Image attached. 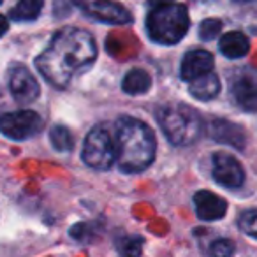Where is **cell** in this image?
Here are the masks:
<instances>
[{
	"instance_id": "3",
	"label": "cell",
	"mask_w": 257,
	"mask_h": 257,
	"mask_svg": "<svg viewBox=\"0 0 257 257\" xmlns=\"http://www.w3.org/2000/svg\"><path fill=\"white\" fill-rule=\"evenodd\" d=\"M157 121L166 138L176 147L192 145L203 133V120L187 104H166L159 107Z\"/></svg>"
},
{
	"instance_id": "9",
	"label": "cell",
	"mask_w": 257,
	"mask_h": 257,
	"mask_svg": "<svg viewBox=\"0 0 257 257\" xmlns=\"http://www.w3.org/2000/svg\"><path fill=\"white\" fill-rule=\"evenodd\" d=\"M213 178L218 185L227 187V189H238L245 182V171L232 155L218 152L213 155Z\"/></svg>"
},
{
	"instance_id": "17",
	"label": "cell",
	"mask_w": 257,
	"mask_h": 257,
	"mask_svg": "<svg viewBox=\"0 0 257 257\" xmlns=\"http://www.w3.org/2000/svg\"><path fill=\"white\" fill-rule=\"evenodd\" d=\"M44 0H20L11 11V20L15 22H32L41 15Z\"/></svg>"
},
{
	"instance_id": "18",
	"label": "cell",
	"mask_w": 257,
	"mask_h": 257,
	"mask_svg": "<svg viewBox=\"0 0 257 257\" xmlns=\"http://www.w3.org/2000/svg\"><path fill=\"white\" fill-rule=\"evenodd\" d=\"M50 140L53 145L55 150L58 152H71L74 147V140H72V134L67 127L64 125H55L50 131Z\"/></svg>"
},
{
	"instance_id": "5",
	"label": "cell",
	"mask_w": 257,
	"mask_h": 257,
	"mask_svg": "<svg viewBox=\"0 0 257 257\" xmlns=\"http://www.w3.org/2000/svg\"><path fill=\"white\" fill-rule=\"evenodd\" d=\"M116 138L104 127H95L90 131L83 147V161L93 169L106 171L116 162Z\"/></svg>"
},
{
	"instance_id": "23",
	"label": "cell",
	"mask_w": 257,
	"mask_h": 257,
	"mask_svg": "<svg viewBox=\"0 0 257 257\" xmlns=\"http://www.w3.org/2000/svg\"><path fill=\"white\" fill-rule=\"evenodd\" d=\"M148 4L155 6V8H162V6H171L173 0H148Z\"/></svg>"
},
{
	"instance_id": "12",
	"label": "cell",
	"mask_w": 257,
	"mask_h": 257,
	"mask_svg": "<svg viewBox=\"0 0 257 257\" xmlns=\"http://www.w3.org/2000/svg\"><path fill=\"white\" fill-rule=\"evenodd\" d=\"M211 67H213V55L204 50H194L183 57L180 74H182V79L192 83L194 79L211 72Z\"/></svg>"
},
{
	"instance_id": "16",
	"label": "cell",
	"mask_w": 257,
	"mask_h": 257,
	"mask_svg": "<svg viewBox=\"0 0 257 257\" xmlns=\"http://www.w3.org/2000/svg\"><path fill=\"white\" fill-rule=\"evenodd\" d=\"M150 86H152V78L143 69H133V71H128L123 78V83H121V88H123V92L128 93V95L145 93L150 90Z\"/></svg>"
},
{
	"instance_id": "14",
	"label": "cell",
	"mask_w": 257,
	"mask_h": 257,
	"mask_svg": "<svg viewBox=\"0 0 257 257\" xmlns=\"http://www.w3.org/2000/svg\"><path fill=\"white\" fill-rule=\"evenodd\" d=\"M218 50L227 58H241L250 50L248 37L241 32H236V30L234 32H227L222 36L220 43H218Z\"/></svg>"
},
{
	"instance_id": "11",
	"label": "cell",
	"mask_w": 257,
	"mask_h": 257,
	"mask_svg": "<svg viewBox=\"0 0 257 257\" xmlns=\"http://www.w3.org/2000/svg\"><path fill=\"white\" fill-rule=\"evenodd\" d=\"M194 208L197 217L206 222L220 220L227 213V203L210 190H199L194 194Z\"/></svg>"
},
{
	"instance_id": "13",
	"label": "cell",
	"mask_w": 257,
	"mask_h": 257,
	"mask_svg": "<svg viewBox=\"0 0 257 257\" xmlns=\"http://www.w3.org/2000/svg\"><path fill=\"white\" fill-rule=\"evenodd\" d=\"M210 134L218 143L229 145L236 150H243L246 145V136L239 125L227 120H213L210 125Z\"/></svg>"
},
{
	"instance_id": "7",
	"label": "cell",
	"mask_w": 257,
	"mask_h": 257,
	"mask_svg": "<svg viewBox=\"0 0 257 257\" xmlns=\"http://www.w3.org/2000/svg\"><path fill=\"white\" fill-rule=\"evenodd\" d=\"M74 4L95 22L109 25H125L133 22L131 13L113 0H74Z\"/></svg>"
},
{
	"instance_id": "6",
	"label": "cell",
	"mask_w": 257,
	"mask_h": 257,
	"mask_svg": "<svg viewBox=\"0 0 257 257\" xmlns=\"http://www.w3.org/2000/svg\"><path fill=\"white\" fill-rule=\"evenodd\" d=\"M2 134L15 141H23L36 136L43 128V120L36 111L22 109L15 113H8L0 120Z\"/></svg>"
},
{
	"instance_id": "19",
	"label": "cell",
	"mask_w": 257,
	"mask_h": 257,
	"mask_svg": "<svg viewBox=\"0 0 257 257\" xmlns=\"http://www.w3.org/2000/svg\"><path fill=\"white\" fill-rule=\"evenodd\" d=\"M121 257H140L141 248H143V238L140 236H127L118 245Z\"/></svg>"
},
{
	"instance_id": "22",
	"label": "cell",
	"mask_w": 257,
	"mask_h": 257,
	"mask_svg": "<svg viewBox=\"0 0 257 257\" xmlns=\"http://www.w3.org/2000/svg\"><path fill=\"white\" fill-rule=\"evenodd\" d=\"M222 30V22L215 18H208L204 20L203 23L199 25V37L203 41H211L220 34Z\"/></svg>"
},
{
	"instance_id": "10",
	"label": "cell",
	"mask_w": 257,
	"mask_h": 257,
	"mask_svg": "<svg viewBox=\"0 0 257 257\" xmlns=\"http://www.w3.org/2000/svg\"><path fill=\"white\" fill-rule=\"evenodd\" d=\"M9 92L20 104H29L39 95V85L29 69L23 65H15L9 71Z\"/></svg>"
},
{
	"instance_id": "1",
	"label": "cell",
	"mask_w": 257,
	"mask_h": 257,
	"mask_svg": "<svg viewBox=\"0 0 257 257\" xmlns=\"http://www.w3.org/2000/svg\"><path fill=\"white\" fill-rule=\"evenodd\" d=\"M97 58L93 37L81 29H62L50 46L36 58L39 72L53 86L64 88L78 74L85 72Z\"/></svg>"
},
{
	"instance_id": "24",
	"label": "cell",
	"mask_w": 257,
	"mask_h": 257,
	"mask_svg": "<svg viewBox=\"0 0 257 257\" xmlns=\"http://www.w3.org/2000/svg\"><path fill=\"white\" fill-rule=\"evenodd\" d=\"M236 2H248V0H236Z\"/></svg>"
},
{
	"instance_id": "21",
	"label": "cell",
	"mask_w": 257,
	"mask_h": 257,
	"mask_svg": "<svg viewBox=\"0 0 257 257\" xmlns=\"http://www.w3.org/2000/svg\"><path fill=\"white\" fill-rule=\"evenodd\" d=\"M234 243L231 239H215L210 245V255L211 257H232L234 255Z\"/></svg>"
},
{
	"instance_id": "8",
	"label": "cell",
	"mask_w": 257,
	"mask_h": 257,
	"mask_svg": "<svg viewBox=\"0 0 257 257\" xmlns=\"http://www.w3.org/2000/svg\"><path fill=\"white\" fill-rule=\"evenodd\" d=\"M231 93L245 111H257V69L243 67L232 78Z\"/></svg>"
},
{
	"instance_id": "15",
	"label": "cell",
	"mask_w": 257,
	"mask_h": 257,
	"mask_svg": "<svg viewBox=\"0 0 257 257\" xmlns=\"http://www.w3.org/2000/svg\"><path fill=\"white\" fill-rule=\"evenodd\" d=\"M189 92L197 100H211L220 92V81H218V78L213 72H208V74L201 76V78L194 79L190 83Z\"/></svg>"
},
{
	"instance_id": "4",
	"label": "cell",
	"mask_w": 257,
	"mask_h": 257,
	"mask_svg": "<svg viewBox=\"0 0 257 257\" xmlns=\"http://www.w3.org/2000/svg\"><path fill=\"white\" fill-rule=\"evenodd\" d=\"M189 30V15L183 6L171 4L155 8L147 18V32L152 41L176 44Z\"/></svg>"
},
{
	"instance_id": "20",
	"label": "cell",
	"mask_w": 257,
	"mask_h": 257,
	"mask_svg": "<svg viewBox=\"0 0 257 257\" xmlns=\"http://www.w3.org/2000/svg\"><path fill=\"white\" fill-rule=\"evenodd\" d=\"M238 225L245 234L257 239V210H246L239 215Z\"/></svg>"
},
{
	"instance_id": "2",
	"label": "cell",
	"mask_w": 257,
	"mask_h": 257,
	"mask_svg": "<svg viewBox=\"0 0 257 257\" xmlns=\"http://www.w3.org/2000/svg\"><path fill=\"white\" fill-rule=\"evenodd\" d=\"M155 136L147 123L133 116L116 121V162L123 173H140L155 157Z\"/></svg>"
}]
</instances>
